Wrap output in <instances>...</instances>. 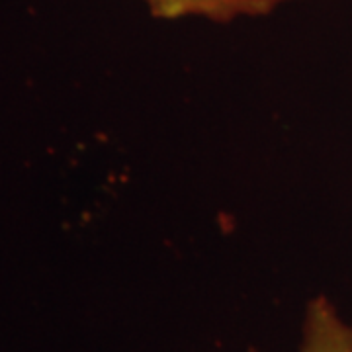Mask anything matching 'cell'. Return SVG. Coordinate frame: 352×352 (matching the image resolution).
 <instances>
[{"instance_id": "obj_1", "label": "cell", "mask_w": 352, "mask_h": 352, "mask_svg": "<svg viewBox=\"0 0 352 352\" xmlns=\"http://www.w3.org/2000/svg\"><path fill=\"white\" fill-rule=\"evenodd\" d=\"M151 16L159 20H208L231 24L241 18L268 16L280 6L296 0H141Z\"/></svg>"}, {"instance_id": "obj_3", "label": "cell", "mask_w": 352, "mask_h": 352, "mask_svg": "<svg viewBox=\"0 0 352 352\" xmlns=\"http://www.w3.org/2000/svg\"><path fill=\"white\" fill-rule=\"evenodd\" d=\"M247 352H258V349H254V346H251V349H249V351Z\"/></svg>"}, {"instance_id": "obj_2", "label": "cell", "mask_w": 352, "mask_h": 352, "mask_svg": "<svg viewBox=\"0 0 352 352\" xmlns=\"http://www.w3.org/2000/svg\"><path fill=\"white\" fill-rule=\"evenodd\" d=\"M294 352H352V321L340 315L327 296L317 294L303 307Z\"/></svg>"}]
</instances>
